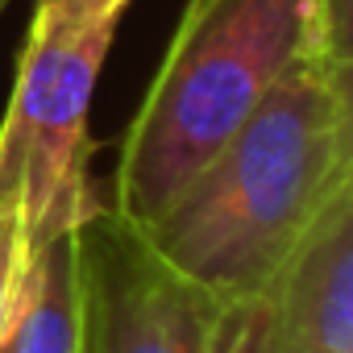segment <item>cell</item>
I'll list each match as a JSON object with an SVG mask.
<instances>
[{
    "instance_id": "cell-9",
    "label": "cell",
    "mask_w": 353,
    "mask_h": 353,
    "mask_svg": "<svg viewBox=\"0 0 353 353\" xmlns=\"http://www.w3.org/2000/svg\"><path fill=\"white\" fill-rule=\"evenodd\" d=\"M129 0H34V13L67 26H121Z\"/></svg>"
},
{
    "instance_id": "cell-8",
    "label": "cell",
    "mask_w": 353,
    "mask_h": 353,
    "mask_svg": "<svg viewBox=\"0 0 353 353\" xmlns=\"http://www.w3.org/2000/svg\"><path fill=\"white\" fill-rule=\"evenodd\" d=\"M30 229H26V212L17 200H0V341H5L17 299H21V283L30 270Z\"/></svg>"
},
{
    "instance_id": "cell-7",
    "label": "cell",
    "mask_w": 353,
    "mask_h": 353,
    "mask_svg": "<svg viewBox=\"0 0 353 353\" xmlns=\"http://www.w3.org/2000/svg\"><path fill=\"white\" fill-rule=\"evenodd\" d=\"M208 353H274V336H270V291L221 303Z\"/></svg>"
},
{
    "instance_id": "cell-1",
    "label": "cell",
    "mask_w": 353,
    "mask_h": 353,
    "mask_svg": "<svg viewBox=\"0 0 353 353\" xmlns=\"http://www.w3.org/2000/svg\"><path fill=\"white\" fill-rule=\"evenodd\" d=\"M349 188L353 30H332L141 233L166 266L229 303L270 291L312 221Z\"/></svg>"
},
{
    "instance_id": "cell-5",
    "label": "cell",
    "mask_w": 353,
    "mask_h": 353,
    "mask_svg": "<svg viewBox=\"0 0 353 353\" xmlns=\"http://www.w3.org/2000/svg\"><path fill=\"white\" fill-rule=\"evenodd\" d=\"M274 353H353V188L341 192L270 283Z\"/></svg>"
},
{
    "instance_id": "cell-4",
    "label": "cell",
    "mask_w": 353,
    "mask_h": 353,
    "mask_svg": "<svg viewBox=\"0 0 353 353\" xmlns=\"http://www.w3.org/2000/svg\"><path fill=\"white\" fill-rule=\"evenodd\" d=\"M79 353H208L221 303L104 200L75 229Z\"/></svg>"
},
{
    "instance_id": "cell-10",
    "label": "cell",
    "mask_w": 353,
    "mask_h": 353,
    "mask_svg": "<svg viewBox=\"0 0 353 353\" xmlns=\"http://www.w3.org/2000/svg\"><path fill=\"white\" fill-rule=\"evenodd\" d=\"M9 5H13V0H0V17H5V9H9Z\"/></svg>"
},
{
    "instance_id": "cell-3",
    "label": "cell",
    "mask_w": 353,
    "mask_h": 353,
    "mask_svg": "<svg viewBox=\"0 0 353 353\" xmlns=\"http://www.w3.org/2000/svg\"><path fill=\"white\" fill-rule=\"evenodd\" d=\"M117 26L30 13L9 108L0 117V200L26 212L30 245L79 229L100 204L88 179V117Z\"/></svg>"
},
{
    "instance_id": "cell-6",
    "label": "cell",
    "mask_w": 353,
    "mask_h": 353,
    "mask_svg": "<svg viewBox=\"0 0 353 353\" xmlns=\"http://www.w3.org/2000/svg\"><path fill=\"white\" fill-rule=\"evenodd\" d=\"M0 353H79L75 229L34 245L13 324Z\"/></svg>"
},
{
    "instance_id": "cell-2",
    "label": "cell",
    "mask_w": 353,
    "mask_h": 353,
    "mask_svg": "<svg viewBox=\"0 0 353 353\" xmlns=\"http://www.w3.org/2000/svg\"><path fill=\"white\" fill-rule=\"evenodd\" d=\"M353 0H188L121 137L104 208L154 225Z\"/></svg>"
}]
</instances>
